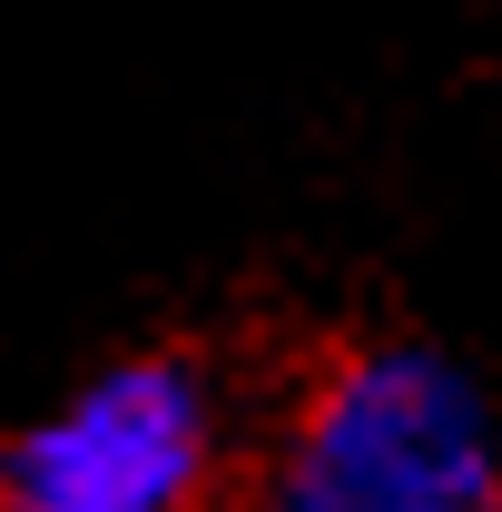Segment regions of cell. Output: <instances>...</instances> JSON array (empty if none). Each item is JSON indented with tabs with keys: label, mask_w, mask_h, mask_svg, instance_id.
<instances>
[{
	"label": "cell",
	"mask_w": 502,
	"mask_h": 512,
	"mask_svg": "<svg viewBox=\"0 0 502 512\" xmlns=\"http://www.w3.org/2000/svg\"><path fill=\"white\" fill-rule=\"evenodd\" d=\"M237 512H502V404L443 335L335 325L247 424Z\"/></svg>",
	"instance_id": "obj_1"
},
{
	"label": "cell",
	"mask_w": 502,
	"mask_h": 512,
	"mask_svg": "<svg viewBox=\"0 0 502 512\" xmlns=\"http://www.w3.org/2000/svg\"><path fill=\"white\" fill-rule=\"evenodd\" d=\"M247 424L207 345H119L0 424V512H237Z\"/></svg>",
	"instance_id": "obj_2"
}]
</instances>
